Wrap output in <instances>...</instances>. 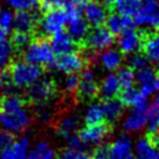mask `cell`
<instances>
[{"instance_id": "1", "label": "cell", "mask_w": 159, "mask_h": 159, "mask_svg": "<svg viewBox=\"0 0 159 159\" xmlns=\"http://www.w3.org/2000/svg\"><path fill=\"white\" fill-rule=\"evenodd\" d=\"M26 100L16 94H8L0 99V124L9 133L20 134L31 123L26 109Z\"/></svg>"}, {"instance_id": "2", "label": "cell", "mask_w": 159, "mask_h": 159, "mask_svg": "<svg viewBox=\"0 0 159 159\" xmlns=\"http://www.w3.org/2000/svg\"><path fill=\"white\" fill-rule=\"evenodd\" d=\"M22 55L23 61L40 66H51L56 59L50 42L43 36H34L31 43L23 51Z\"/></svg>"}, {"instance_id": "3", "label": "cell", "mask_w": 159, "mask_h": 159, "mask_svg": "<svg viewBox=\"0 0 159 159\" xmlns=\"http://www.w3.org/2000/svg\"><path fill=\"white\" fill-rule=\"evenodd\" d=\"M7 72L14 86L23 87L29 86L40 79L43 73V69L40 65H35L26 61H15L9 65Z\"/></svg>"}, {"instance_id": "4", "label": "cell", "mask_w": 159, "mask_h": 159, "mask_svg": "<svg viewBox=\"0 0 159 159\" xmlns=\"http://www.w3.org/2000/svg\"><path fill=\"white\" fill-rule=\"evenodd\" d=\"M56 83L51 78H40L27 87V101L35 105H44L56 95Z\"/></svg>"}, {"instance_id": "5", "label": "cell", "mask_w": 159, "mask_h": 159, "mask_svg": "<svg viewBox=\"0 0 159 159\" xmlns=\"http://www.w3.org/2000/svg\"><path fill=\"white\" fill-rule=\"evenodd\" d=\"M67 23V13L65 9H56L45 13L39 21V28L43 37L52 36L63 30Z\"/></svg>"}, {"instance_id": "6", "label": "cell", "mask_w": 159, "mask_h": 159, "mask_svg": "<svg viewBox=\"0 0 159 159\" xmlns=\"http://www.w3.org/2000/svg\"><path fill=\"white\" fill-rule=\"evenodd\" d=\"M53 66L65 75H72V73H77L79 71L87 69L89 64L86 62L81 51H78V52L75 51V52L58 56L55 59Z\"/></svg>"}, {"instance_id": "7", "label": "cell", "mask_w": 159, "mask_h": 159, "mask_svg": "<svg viewBox=\"0 0 159 159\" xmlns=\"http://www.w3.org/2000/svg\"><path fill=\"white\" fill-rule=\"evenodd\" d=\"M99 95V85L92 69H85L79 77V85L75 93L78 101H91Z\"/></svg>"}, {"instance_id": "8", "label": "cell", "mask_w": 159, "mask_h": 159, "mask_svg": "<svg viewBox=\"0 0 159 159\" xmlns=\"http://www.w3.org/2000/svg\"><path fill=\"white\" fill-rule=\"evenodd\" d=\"M114 42V35L107 28H105L103 26L97 27L93 30L89 31L84 43L81 45V49L85 48L100 52L101 50L109 48Z\"/></svg>"}, {"instance_id": "9", "label": "cell", "mask_w": 159, "mask_h": 159, "mask_svg": "<svg viewBox=\"0 0 159 159\" xmlns=\"http://www.w3.org/2000/svg\"><path fill=\"white\" fill-rule=\"evenodd\" d=\"M113 131V125L109 123H101L93 127H86L79 130L78 137L81 142L86 145H97V144H102L105 139H107L109 135Z\"/></svg>"}, {"instance_id": "10", "label": "cell", "mask_w": 159, "mask_h": 159, "mask_svg": "<svg viewBox=\"0 0 159 159\" xmlns=\"http://www.w3.org/2000/svg\"><path fill=\"white\" fill-rule=\"evenodd\" d=\"M149 105H139L133 108L131 113L123 121V130L127 133H137L148 124Z\"/></svg>"}, {"instance_id": "11", "label": "cell", "mask_w": 159, "mask_h": 159, "mask_svg": "<svg viewBox=\"0 0 159 159\" xmlns=\"http://www.w3.org/2000/svg\"><path fill=\"white\" fill-rule=\"evenodd\" d=\"M142 43H143V33L137 31L135 28L122 31L117 41L119 49L122 55L137 52L142 49Z\"/></svg>"}, {"instance_id": "12", "label": "cell", "mask_w": 159, "mask_h": 159, "mask_svg": "<svg viewBox=\"0 0 159 159\" xmlns=\"http://www.w3.org/2000/svg\"><path fill=\"white\" fill-rule=\"evenodd\" d=\"M55 131L59 137L64 139L70 138L71 136L75 135L79 128V119L75 114H61L53 121Z\"/></svg>"}, {"instance_id": "13", "label": "cell", "mask_w": 159, "mask_h": 159, "mask_svg": "<svg viewBox=\"0 0 159 159\" xmlns=\"http://www.w3.org/2000/svg\"><path fill=\"white\" fill-rule=\"evenodd\" d=\"M40 16L37 14L29 13L28 11H18L14 14L13 28L16 33H26V34H33L34 29L37 28ZM34 35V34H33Z\"/></svg>"}, {"instance_id": "14", "label": "cell", "mask_w": 159, "mask_h": 159, "mask_svg": "<svg viewBox=\"0 0 159 159\" xmlns=\"http://www.w3.org/2000/svg\"><path fill=\"white\" fill-rule=\"evenodd\" d=\"M50 44L52 48L53 52L61 56V55H65V53L75 52V50H79L80 47L75 43L73 39L71 37V35L66 31H59L57 34L51 36V41Z\"/></svg>"}, {"instance_id": "15", "label": "cell", "mask_w": 159, "mask_h": 159, "mask_svg": "<svg viewBox=\"0 0 159 159\" xmlns=\"http://www.w3.org/2000/svg\"><path fill=\"white\" fill-rule=\"evenodd\" d=\"M84 12L85 18H86L85 20L87 21L89 25H91L94 28L103 26L107 21V18H108L106 7L100 2L95 1V0L89 1V4L85 7Z\"/></svg>"}, {"instance_id": "16", "label": "cell", "mask_w": 159, "mask_h": 159, "mask_svg": "<svg viewBox=\"0 0 159 159\" xmlns=\"http://www.w3.org/2000/svg\"><path fill=\"white\" fill-rule=\"evenodd\" d=\"M67 26H69V34L81 49V45L89 31L87 21L83 19L81 15L67 16Z\"/></svg>"}, {"instance_id": "17", "label": "cell", "mask_w": 159, "mask_h": 159, "mask_svg": "<svg viewBox=\"0 0 159 159\" xmlns=\"http://www.w3.org/2000/svg\"><path fill=\"white\" fill-rule=\"evenodd\" d=\"M159 9V2L157 0H143L138 12L134 16L136 25L142 27L150 26L152 19Z\"/></svg>"}, {"instance_id": "18", "label": "cell", "mask_w": 159, "mask_h": 159, "mask_svg": "<svg viewBox=\"0 0 159 159\" xmlns=\"http://www.w3.org/2000/svg\"><path fill=\"white\" fill-rule=\"evenodd\" d=\"M29 149V139L27 137H20L14 141L6 149L0 151V159H26Z\"/></svg>"}, {"instance_id": "19", "label": "cell", "mask_w": 159, "mask_h": 159, "mask_svg": "<svg viewBox=\"0 0 159 159\" xmlns=\"http://www.w3.org/2000/svg\"><path fill=\"white\" fill-rule=\"evenodd\" d=\"M107 29L111 31L113 35H120L122 31L127 29L135 28L136 23L134 21V18L131 16H123L117 13H113L108 15L106 21Z\"/></svg>"}, {"instance_id": "20", "label": "cell", "mask_w": 159, "mask_h": 159, "mask_svg": "<svg viewBox=\"0 0 159 159\" xmlns=\"http://www.w3.org/2000/svg\"><path fill=\"white\" fill-rule=\"evenodd\" d=\"M120 93H121V86L116 75L114 73L107 75L102 80L101 85L99 86V95L103 100H109L119 98Z\"/></svg>"}, {"instance_id": "21", "label": "cell", "mask_w": 159, "mask_h": 159, "mask_svg": "<svg viewBox=\"0 0 159 159\" xmlns=\"http://www.w3.org/2000/svg\"><path fill=\"white\" fill-rule=\"evenodd\" d=\"M131 139L128 136H120L109 145V159H124L131 153Z\"/></svg>"}, {"instance_id": "22", "label": "cell", "mask_w": 159, "mask_h": 159, "mask_svg": "<svg viewBox=\"0 0 159 159\" xmlns=\"http://www.w3.org/2000/svg\"><path fill=\"white\" fill-rule=\"evenodd\" d=\"M142 50L145 57L150 61H159V34L158 33H143Z\"/></svg>"}, {"instance_id": "23", "label": "cell", "mask_w": 159, "mask_h": 159, "mask_svg": "<svg viewBox=\"0 0 159 159\" xmlns=\"http://www.w3.org/2000/svg\"><path fill=\"white\" fill-rule=\"evenodd\" d=\"M101 105L102 109H103V114H105V121L109 124L115 123L123 113L124 106L119 98L103 100V102H101Z\"/></svg>"}, {"instance_id": "24", "label": "cell", "mask_w": 159, "mask_h": 159, "mask_svg": "<svg viewBox=\"0 0 159 159\" xmlns=\"http://www.w3.org/2000/svg\"><path fill=\"white\" fill-rule=\"evenodd\" d=\"M136 159H159V149L145 137L136 143Z\"/></svg>"}, {"instance_id": "25", "label": "cell", "mask_w": 159, "mask_h": 159, "mask_svg": "<svg viewBox=\"0 0 159 159\" xmlns=\"http://www.w3.org/2000/svg\"><path fill=\"white\" fill-rule=\"evenodd\" d=\"M142 5V0H114L111 7L120 15L135 16Z\"/></svg>"}, {"instance_id": "26", "label": "cell", "mask_w": 159, "mask_h": 159, "mask_svg": "<svg viewBox=\"0 0 159 159\" xmlns=\"http://www.w3.org/2000/svg\"><path fill=\"white\" fill-rule=\"evenodd\" d=\"M119 99L123 103V106L136 107L146 103V98L142 94L139 89H134V87L122 89L119 95Z\"/></svg>"}, {"instance_id": "27", "label": "cell", "mask_w": 159, "mask_h": 159, "mask_svg": "<svg viewBox=\"0 0 159 159\" xmlns=\"http://www.w3.org/2000/svg\"><path fill=\"white\" fill-rule=\"evenodd\" d=\"M100 61L105 69L113 71L115 69H119L122 63V53L119 52L115 49H108L106 51L100 53Z\"/></svg>"}, {"instance_id": "28", "label": "cell", "mask_w": 159, "mask_h": 159, "mask_svg": "<svg viewBox=\"0 0 159 159\" xmlns=\"http://www.w3.org/2000/svg\"><path fill=\"white\" fill-rule=\"evenodd\" d=\"M84 121L87 127H93V125H98V124L103 123L105 114H103V109H102L101 103H95V105L89 106L87 108L86 113H85Z\"/></svg>"}, {"instance_id": "29", "label": "cell", "mask_w": 159, "mask_h": 159, "mask_svg": "<svg viewBox=\"0 0 159 159\" xmlns=\"http://www.w3.org/2000/svg\"><path fill=\"white\" fill-rule=\"evenodd\" d=\"M14 55V49L11 42L7 40L0 41V73L8 70L12 64V58Z\"/></svg>"}, {"instance_id": "30", "label": "cell", "mask_w": 159, "mask_h": 159, "mask_svg": "<svg viewBox=\"0 0 159 159\" xmlns=\"http://www.w3.org/2000/svg\"><path fill=\"white\" fill-rule=\"evenodd\" d=\"M34 39L33 34H26V33H14L12 39H11V44L13 47L14 51H20L23 52L28 45L31 43V41Z\"/></svg>"}, {"instance_id": "31", "label": "cell", "mask_w": 159, "mask_h": 159, "mask_svg": "<svg viewBox=\"0 0 159 159\" xmlns=\"http://www.w3.org/2000/svg\"><path fill=\"white\" fill-rule=\"evenodd\" d=\"M116 77L119 79L120 86L122 89H130L133 87L134 83H135V72L131 67L129 66H123L119 69Z\"/></svg>"}, {"instance_id": "32", "label": "cell", "mask_w": 159, "mask_h": 159, "mask_svg": "<svg viewBox=\"0 0 159 159\" xmlns=\"http://www.w3.org/2000/svg\"><path fill=\"white\" fill-rule=\"evenodd\" d=\"M156 78H157V73L150 66H146L141 69V70H137L136 75H135V81H137L141 86L155 84Z\"/></svg>"}, {"instance_id": "33", "label": "cell", "mask_w": 159, "mask_h": 159, "mask_svg": "<svg viewBox=\"0 0 159 159\" xmlns=\"http://www.w3.org/2000/svg\"><path fill=\"white\" fill-rule=\"evenodd\" d=\"M79 85V75L72 73V75H67V77L64 79L63 83V89H64V93L65 97L69 99H75V93H77V89Z\"/></svg>"}, {"instance_id": "34", "label": "cell", "mask_w": 159, "mask_h": 159, "mask_svg": "<svg viewBox=\"0 0 159 159\" xmlns=\"http://www.w3.org/2000/svg\"><path fill=\"white\" fill-rule=\"evenodd\" d=\"M148 131L149 135L157 133L159 130V107L155 103L149 107V115H148Z\"/></svg>"}, {"instance_id": "35", "label": "cell", "mask_w": 159, "mask_h": 159, "mask_svg": "<svg viewBox=\"0 0 159 159\" xmlns=\"http://www.w3.org/2000/svg\"><path fill=\"white\" fill-rule=\"evenodd\" d=\"M66 4L67 0H40L39 6L41 13L45 14L56 9H64L66 7Z\"/></svg>"}, {"instance_id": "36", "label": "cell", "mask_w": 159, "mask_h": 159, "mask_svg": "<svg viewBox=\"0 0 159 159\" xmlns=\"http://www.w3.org/2000/svg\"><path fill=\"white\" fill-rule=\"evenodd\" d=\"M87 4H89V0H67V4H66L67 16L81 15Z\"/></svg>"}, {"instance_id": "37", "label": "cell", "mask_w": 159, "mask_h": 159, "mask_svg": "<svg viewBox=\"0 0 159 159\" xmlns=\"http://www.w3.org/2000/svg\"><path fill=\"white\" fill-rule=\"evenodd\" d=\"M33 151L40 157V159H55V152L47 142H40L36 144Z\"/></svg>"}, {"instance_id": "38", "label": "cell", "mask_w": 159, "mask_h": 159, "mask_svg": "<svg viewBox=\"0 0 159 159\" xmlns=\"http://www.w3.org/2000/svg\"><path fill=\"white\" fill-rule=\"evenodd\" d=\"M129 67H131L133 70H141L143 67H146L149 64V59L145 57L144 53L135 52L129 58L128 61Z\"/></svg>"}, {"instance_id": "39", "label": "cell", "mask_w": 159, "mask_h": 159, "mask_svg": "<svg viewBox=\"0 0 159 159\" xmlns=\"http://www.w3.org/2000/svg\"><path fill=\"white\" fill-rule=\"evenodd\" d=\"M7 2L16 11H31L39 5L40 0H7Z\"/></svg>"}, {"instance_id": "40", "label": "cell", "mask_w": 159, "mask_h": 159, "mask_svg": "<svg viewBox=\"0 0 159 159\" xmlns=\"http://www.w3.org/2000/svg\"><path fill=\"white\" fill-rule=\"evenodd\" d=\"M14 85L12 84L11 81V78H9V75L7 71L5 72H1L0 73V99L5 95H8L11 94V91L13 89Z\"/></svg>"}, {"instance_id": "41", "label": "cell", "mask_w": 159, "mask_h": 159, "mask_svg": "<svg viewBox=\"0 0 159 159\" xmlns=\"http://www.w3.org/2000/svg\"><path fill=\"white\" fill-rule=\"evenodd\" d=\"M61 159H93V157H89L87 153L83 151L75 150V149H65L61 153Z\"/></svg>"}, {"instance_id": "42", "label": "cell", "mask_w": 159, "mask_h": 159, "mask_svg": "<svg viewBox=\"0 0 159 159\" xmlns=\"http://www.w3.org/2000/svg\"><path fill=\"white\" fill-rule=\"evenodd\" d=\"M14 15L9 11H1L0 12V27L4 29L6 33H9V30L13 27Z\"/></svg>"}, {"instance_id": "43", "label": "cell", "mask_w": 159, "mask_h": 159, "mask_svg": "<svg viewBox=\"0 0 159 159\" xmlns=\"http://www.w3.org/2000/svg\"><path fill=\"white\" fill-rule=\"evenodd\" d=\"M14 142V136L12 133H9L5 129L0 130V151L6 149L8 145H11Z\"/></svg>"}, {"instance_id": "44", "label": "cell", "mask_w": 159, "mask_h": 159, "mask_svg": "<svg viewBox=\"0 0 159 159\" xmlns=\"http://www.w3.org/2000/svg\"><path fill=\"white\" fill-rule=\"evenodd\" d=\"M93 159H109V145L100 144L93 152Z\"/></svg>"}, {"instance_id": "45", "label": "cell", "mask_w": 159, "mask_h": 159, "mask_svg": "<svg viewBox=\"0 0 159 159\" xmlns=\"http://www.w3.org/2000/svg\"><path fill=\"white\" fill-rule=\"evenodd\" d=\"M67 139H69V145H70L71 149H75V150H79L84 152V150L86 149V146H87L86 144H84L81 142V139L77 135H73V136H71Z\"/></svg>"}, {"instance_id": "46", "label": "cell", "mask_w": 159, "mask_h": 159, "mask_svg": "<svg viewBox=\"0 0 159 159\" xmlns=\"http://www.w3.org/2000/svg\"><path fill=\"white\" fill-rule=\"evenodd\" d=\"M148 138L151 141V143L156 146V148H159V130L157 133L152 134V135H149Z\"/></svg>"}, {"instance_id": "47", "label": "cell", "mask_w": 159, "mask_h": 159, "mask_svg": "<svg viewBox=\"0 0 159 159\" xmlns=\"http://www.w3.org/2000/svg\"><path fill=\"white\" fill-rule=\"evenodd\" d=\"M150 27L156 28V29H159V9L157 11V13L155 14V16H153V19H152Z\"/></svg>"}, {"instance_id": "48", "label": "cell", "mask_w": 159, "mask_h": 159, "mask_svg": "<svg viewBox=\"0 0 159 159\" xmlns=\"http://www.w3.org/2000/svg\"><path fill=\"white\" fill-rule=\"evenodd\" d=\"M7 39V33L0 27V41H5Z\"/></svg>"}, {"instance_id": "49", "label": "cell", "mask_w": 159, "mask_h": 159, "mask_svg": "<svg viewBox=\"0 0 159 159\" xmlns=\"http://www.w3.org/2000/svg\"><path fill=\"white\" fill-rule=\"evenodd\" d=\"M26 159H40V157H39V156L36 155L35 152H34V151H31L30 153H29V155L27 156V158Z\"/></svg>"}, {"instance_id": "50", "label": "cell", "mask_w": 159, "mask_h": 159, "mask_svg": "<svg viewBox=\"0 0 159 159\" xmlns=\"http://www.w3.org/2000/svg\"><path fill=\"white\" fill-rule=\"evenodd\" d=\"M156 91H158L159 92V75H157V78H156Z\"/></svg>"}, {"instance_id": "51", "label": "cell", "mask_w": 159, "mask_h": 159, "mask_svg": "<svg viewBox=\"0 0 159 159\" xmlns=\"http://www.w3.org/2000/svg\"><path fill=\"white\" fill-rule=\"evenodd\" d=\"M153 103H155L156 106L159 107V94L157 95V98H156V100H155V102H153Z\"/></svg>"}, {"instance_id": "52", "label": "cell", "mask_w": 159, "mask_h": 159, "mask_svg": "<svg viewBox=\"0 0 159 159\" xmlns=\"http://www.w3.org/2000/svg\"><path fill=\"white\" fill-rule=\"evenodd\" d=\"M124 159H136V157H135L134 155H131V153H130V155L127 156V157H125Z\"/></svg>"}, {"instance_id": "53", "label": "cell", "mask_w": 159, "mask_h": 159, "mask_svg": "<svg viewBox=\"0 0 159 159\" xmlns=\"http://www.w3.org/2000/svg\"><path fill=\"white\" fill-rule=\"evenodd\" d=\"M95 1H98V2H100V4H103V0H95Z\"/></svg>"}, {"instance_id": "54", "label": "cell", "mask_w": 159, "mask_h": 159, "mask_svg": "<svg viewBox=\"0 0 159 159\" xmlns=\"http://www.w3.org/2000/svg\"><path fill=\"white\" fill-rule=\"evenodd\" d=\"M157 69H158V71H159V61L157 62Z\"/></svg>"}]
</instances>
